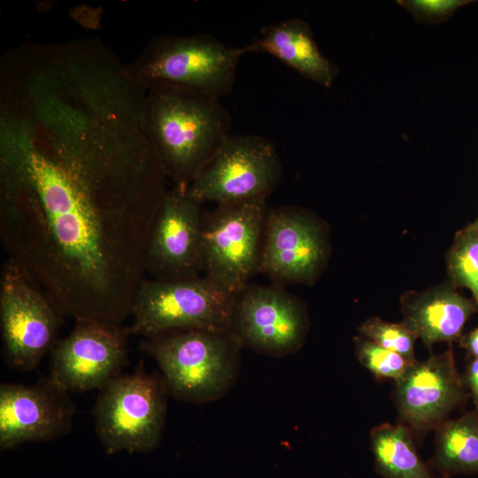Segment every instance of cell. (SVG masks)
Instances as JSON below:
<instances>
[{
  "instance_id": "1",
  "label": "cell",
  "mask_w": 478,
  "mask_h": 478,
  "mask_svg": "<svg viewBox=\"0 0 478 478\" xmlns=\"http://www.w3.org/2000/svg\"><path fill=\"white\" fill-rule=\"evenodd\" d=\"M0 150V235L8 258L63 317L120 324L146 280L159 209L95 193L30 139Z\"/></svg>"
},
{
  "instance_id": "2",
  "label": "cell",
  "mask_w": 478,
  "mask_h": 478,
  "mask_svg": "<svg viewBox=\"0 0 478 478\" xmlns=\"http://www.w3.org/2000/svg\"><path fill=\"white\" fill-rule=\"evenodd\" d=\"M0 85L1 104L35 145L81 181L138 187L166 178L143 127L146 90L96 38L13 49Z\"/></svg>"
},
{
  "instance_id": "3",
  "label": "cell",
  "mask_w": 478,
  "mask_h": 478,
  "mask_svg": "<svg viewBox=\"0 0 478 478\" xmlns=\"http://www.w3.org/2000/svg\"><path fill=\"white\" fill-rule=\"evenodd\" d=\"M142 123L167 179L185 186L231 135L219 99L169 86L146 89Z\"/></svg>"
},
{
  "instance_id": "4",
  "label": "cell",
  "mask_w": 478,
  "mask_h": 478,
  "mask_svg": "<svg viewBox=\"0 0 478 478\" xmlns=\"http://www.w3.org/2000/svg\"><path fill=\"white\" fill-rule=\"evenodd\" d=\"M245 53V47L227 45L210 35H159L127 64V70L145 90L169 86L220 100L232 90Z\"/></svg>"
},
{
  "instance_id": "5",
  "label": "cell",
  "mask_w": 478,
  "mask_h": 478,
  "mask_svg": "<svg viewBox=\"0 0 478 478\" xmlns=\"http://www.w3.org/2000/svg\"><path fill=\"white\" fill-rule=\"evenodd\" d=\"M241 344L233 333L179 330L141 342L158 363L167 392L189 403L223 396L238 373Z\"/></svg>"
},
{
  "instance_id": "6",
  "label": "cell",
  "mask_w": 478,
  "mask_h": 478,
  "mask_svg": "<svg viewBox=\"0 0 478 478\" xmlns=\"http://www.w3.org/2000/svg\"><path fill=\"white\" fill-rule=\"evenodd\" d=\"M235 299L206 276L145 280L136 293L127 329L144 338L179 330L232 333Z\"/></svg>"
},
{
  "instance_id": "7",
  "label": "cell",
  "mask_w": 478,
  "mask_h": 478,
  "mask_svg": "<svg viewBox=\"0 0 478 478\" xmlns=\"http://www.w3.org/2000/svg\"><path fill=\"white\" fill-rule=\"evenodd\" d=\"M167 389L137 368L118 375L100 389L93 410L96 434L108 453L148 451L161 438Z\"/></svg>"
},
{
  "instance_id": "8",
  "label": "cell",
  "mask_w": 478,
  "mask_h": 478,
  "mask_svg": "<svg viewBox=\"0 0 478 478\" xmlns=\"http://www.w3.org/2000/svg\"><path fill=\"white\" fill-rule=\"evenodd\" d=\"M266 199L219 204L203 217L204 276L237 296L258 272L266 220Z\"/></svg>"
},
{
  "instance_id": "9",
  "label": "cell",
  "mask_w": 478,
  "mask_h": 478,
  "mask_svg": "<svg viewBox=\"0 0 478 478\" xmlns=\"http://www.w3.org/2000/svg\"><path fill=\"white\" fill-rule=\"evenodd\" d=\"M63 318L40 286L8 258L0 280V320L9 362L21 370L35 368L57 343Z\"/></svg>"
},
{
  "instance_id": "10",
  "label": "cell",
  "mask_w": 478,
  "mask_h": 478,
  "mask_svg": "<svg viewBox=\"0 0 478 478\" xmlns=\"http://www.w3.org/2000/svg\"><path fill=\"white\" fill-rule=\"evenodd\" d=\"M281 175V159L269 140L259 135H231L189 184L188 190L201 204L266 199Z\"/></svg>"
},
{
  "instance_id": "11",
  "label": "cell",
  "mask_w": 478,
  "mask_h": 478,
  "mask_svg": "<svg viewBox=\"0 0 478 478\" xmlns=\"http://www.w3.org/2000/svg\"><path fill=\"white\" fill-rule=\"evenodd\" d=\"M129 335L120 324L75 320L70 334L52 348L49 378L68 393L102 389L119 375Z\"/></svg>"
},
{
  "instance_id": "12",
  "label": "cell",
  "mask_w": 478,
  "mask_h": 478,
  "mask_svg": "<svg viewBox=\"0 0 478 478\" xmlns=\"http://www.w3.org/2000/svg\"><path fill=\"white\" fill-rule=\"evenodd\" d=\"M306 330L302 304L281 288L247 285L236 296L232 333L242 346L283 356L301 347Z\"/></svg>"
},
{
  "instance_id": "13",
  "label": "cell",
  "mask_w": 478,
  "mask_h": 478,
  "mask_svg": "<svg viewBox=\"0 0 478 478\" xmlns=\"http://www.w3.org/2000/svg\"><path fill=\"white\" fill-rule=\"evenodd\" d=\"M202 232L201 203L189 194L188 186L173 184L164 196L150 235L147 273L158 281L198 276Z\"/></svg>"
},
{
  "instance_id": "14",
  "label": "cell",
  "mask_w": 478,
  "mask_h": 478,
  "mask_svg": "<svg viewBox=\"0 0 478 478\" xmlns=\"http://www.w3.org/2000/svg\"><path fill=\"white\" fill-rule=\"evenodd\" d=\"M393 398L399 423L413 437L436 430L466 398L452 350L415 360L395 382Z\"/></svg>"
},
{
  "instance_id": "15",
  "label": "cell",
  "mask_w": 478,
  "mask_h": 478,
  "mask_svg": "<svg viewBox=\"0 0 478 478\" xmlns=\"http://www.w3.org/2000/svg\"><path fill=\"white\" fill-rule=\"evenodd\" d=\"M74 405L68 392L49 377L33 385H0V448L27 442H45L66 435Z\"/></svg>"
},
{
  "instance_id": "16",
  "label": "cell",
  "mask_w": 478,
  "mask_h": 478,
  "mask_svg": "<svg viewBox=\"0 0 478 478\" xmlns=\"http://www.w3.org/2000/svg\"><path fill=\"white\" fill-rule=\"evenodd\" d=\"M258 272L281 283L310 282L326 256L320 225L291 207L267 213Z\"/></svg>"
},
{
  "instance_id": "17",
  "label": "cell",
  "mask_w": 478,
  "mask_h": 478,
  "mask_svg": "<svg viewBox=\"0 0 478 478\" xmlns=\"http://www.w3.org/2000/svg\"><path fill=\"white\" fill-rule=\"evenodd\" d=\"M403 323L429 349L456 341L469 318L478 312L474 300L451 288L408 293L402 298Z\"/></svg>"
},
{
  "instance_id": "18",
  "label": "cell",
  "mask_w": 478,
  "mask_h": 478,
  "mask_svg": "<svg viewBox=\"0 0 478 478\" xmlns=\"http://www.w3.org/2000/svg\"><path fill=\"white\" fill-rule=\"evenodd\" d=\"M244 47L246 52L270 54L326 88L337 73V68L320 51L309 25L300 19L264 27L260 36Z\"/></svg>"
},
{
  "instance_id": "19",
  "label": "cell",
  "mask_w": 478,
  "mask_h": 478,
  "mask_svg": "<svg viewBox=\"0 0 478 478\" xmlns=\"http://www.w3.org/2000/svg\"><path fill=\"white\" fill-rule=\"evenodd\" d=\"M429 465L442 478L478 474V412L446 420L436 428Z\"/></svg>"
},
{
  "instance_id": "20",
  "label": "cell",
  "mask_w": 478,
  "mask_h": 478,
  "mask_svg": "<svg viewBox=\"0 0 478 478\" xmlns=\"http://www.w3.org/2000/svg\"><path fill=\"white\" fill-rule=\"evenodd\" d=\"M369 438L375 469L384 478H438L417 452L412 432L399 422L374 427Z\"/></svg>"
},
{
  "instance_id": "21",
  "label": "cell",
  "mask_w": 478,
  "mask_h": 478,
  "mask_svg": "<svg viewBox=\"0 0 478 478\" xmlns=\"http://www.w3.org/2000/svg\"><path fill=\"white\" fill-rule=\"evenodd\" d=\"M448 272L455 286L468 289L478 305V229L461 230L447 256Z\"/></svg>"
},
{
  "instance_id": "22",
  "label": "cell",
  "mask_w": 478,
  "mask_h": 478,
  "mask_svg": "<svg viewBox=\"0 0 478 478\" xmlns=\"http://www.w3.org/2000/svg\"><path fill=\"white\" fill-rule=\"evenodd\" d=\"M358 362L377 379L398 381L414 361L389 351L363 335L353 340Z\"/></svg>"
},
{
  "instance_id": "23",
  "label": "cell",
  "mask_w": 478,
  "mask_h": 478,
  "mask_svg": "<svg viewBox=\"0 0 478 478\" xmlns=\"http://www.w3.org/2000/svg\"><path fill=\"white\" fill-rule=\"evenodd\" d=\"M361 335L378 345L415 361L414 343L417 336L403 322H386L377 317L366 320L358 328Z\"/></svg>"
},
{
  "instance_id": "24",
  "label": "cell",
  "mask_w": 478,
  "mask_h": 478,
  "mask_svg": "<svg viewBox=\"0 0 478 478\" xmlns=\"http://www.w3.org/2000/svg\"><path fill=\"white\" fill-rule=\"evenodd\" d=\"M412 15L420 21L439 22L450 16L456 9L466 4L465 0H410L400 1Z\"/></svg>"
},
{
  "instance_id": "25",
  "label": "cell",
  "mask_w": 478,
  "mask_h": 478,
  "mask_svg": "<svg viewBox=\"0 0 478 478\" xmlns=\"http://www.w3.org/2000/svg\"><path fill=\"white\" fill-rule=\"evenodd\" d=\"M462 377L465 389L473 398L474 411L478 412V358H474L466 366Z\"/></svg>"
},
{
  "instance_id": "26",
  "label": "cell",
  "mask_w": 478,
  "mask_h": 478,
  "mask_svg": "<svg viewBox=\"0 0 478 478\" xmlns=\"http://www.w3.org/2000/svg\"><path fill=\"white\" fill-rule=\"evenodd\" d=\"M461 345L471 356L478 358V328L462 338Z\"/></svg>"
},
{
  "instance_id": "27",
  "label": "cell",
  "mask_w": 478,
  "mask_h": 478,
  "mask_svg": "<svg viewBox=\"0 0 478 478\" xmlns=\"http://www.w3.org/2000/svg\"><path fill=\"white\" fill-rule=\"evenodd\" d=\"M470 226L478 229V218L475 220L474 223L470 224Z\"/></svg>"
}]
</instances>
